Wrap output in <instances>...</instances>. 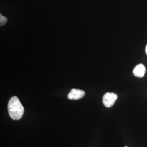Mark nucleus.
<instances>
[{
    "label": "nucleus",
    "mask_w": 147,
    "mask_h": 147,
    "mask_svg": "<svg viewBox=\"0 0 147 147\" xmlns=\"http://www.w3.org/2000/svg\"><path fill=\"white\" fill-rule=\"evenodd\" d=\"M146 72V69L144 65L142 64L137 65L133 70V74L135 76L138 78H142L144 76Z\"/></svg>",
    "instance_id": "4"
},
{
    "label": "nucleus",
    "mask_w": 147,
    "mask_h": 147,
    "mask_svg": "<svg viewBox=\"0 0 147 147\" xmlns=\"http://www.w3.org/2000/svg\"><path fill=\"white\" fill-rule=\"evenodd\" d=\"M7 22V18L5 16H2V14H0V25H1V26L5 25Z\"/></svg>",
    "instance_id": "5"
},
{
    "label": "nucleus",
    "mask_w": 147,
    "mask_h": 147,
    "mask_svg": "<svg viewBox=\"0 0 147 147\" xmlns=\"http://www.w3.org/2000/svg\"><path fill=\"white\" fill-rule=\"evenodd\" d=\"M146 53L147 55V46H146Z\"/></svg>",
    "instance_id": "6"
},
{
    "label": "nucleus",
    "mask_w": 147,
    "mask_h": 147,
    "mask_svg": "<svg viewBox=\"0 0 147 147\" xmlns=\"http://www.w3.org/2000/svg\"><path fill=\"white\" fill-rule=\"evenodd\" d=\"M127 147V146H125V147Z\"/></svg>",
    "instance_id": "7"
},
{
    "label": "nucleus",
    "mask_w": 147,
    "mask_h": 147,
    "mask_svg": "<svg viewBox=\"0 0 147 147\" xmlns=\"http://www.w3.org/2000/svg\"><path fill=\"white\" fill-rule=\"evenodd\" d=\"M8 113L11 118L15 121L20 119L24 113V107L17 96H13L8 104Z\"/></svg>",
    "instance_id": "1"
},
{
    "label": "nucleus",
    "mask_w": 147,
    "mask_h": 147,
    "mask_svg": "<svg viewBox=\"0 0 147 147\" xmlns=\"http://www.w3.org/2000/svg\"><path fill=\"white\" fill-rule=\"evenodd\" d=\"M85 95V92L83 90L79 89H72L69 93L68 98L69 100H79Z\"/></svg>",
    "instance_id": "3"
},
{
    "label": "nucleus",
    "mask_w": 147,
    "mask_h": 147,
    "mask_svg": "<svg viewBox=\"0 0 147 147\" xmlns=\"http://www.w3.org/2000/svg\"><path fill=\"white\" fill-rule=\"evenodd\" d=\"M118 99V95L116 93L107 92L104 95L102 98V102L106 107H112Z\"/></svg>",
    "instance_id": "2"
}]
</instances>
